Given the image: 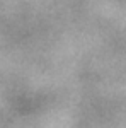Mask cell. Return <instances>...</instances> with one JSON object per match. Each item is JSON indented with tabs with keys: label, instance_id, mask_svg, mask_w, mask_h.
<instances>
[]
</instances>
